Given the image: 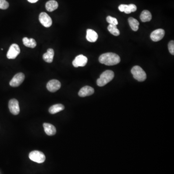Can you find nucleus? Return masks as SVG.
Returning a JSON list of instances; mask_svg holds the SVG:
<instances>
[{
    "label": "nucleus",
    "instance_id": "obj_1",
    "mask_svg": "<svg viewBox=\"0 0 174 174\" xmlns=\"http://www.w3.org/2000/svg\"><path fill=\"white\" fill-rule=\"evenodd\" d=\"M100 63L108 66L115 65L120 63L121 61L120 56L113 53H106L102 54L99 58Z\"/></svg>",
    "mask_w": 174,
    "mask_h": 174
},
{
    "label": "nucleus",
    "instance_id": "obj_2",
    "mask_svg": "<svg viewBox=\"0 0 174 174\" xmlns=\"http://www.w3.org/2000/svg\"><path fill=\"white\" fill-rule=\"evenodd\" d=\"M114 77V73L112 71L106 70L101 75L97 80V84L98 86L102 87L110 82Z\"/></svg>",
    "mask_w": 174,
    "mask_h": 174
},
{
    "label": "nucleus",
    "instance_id": "obj_3",
    "mask_svg": "<svg viewBox=\"0 0 174 174\" xmlns=\"http://www.w3.org/2000/svg\"><path fill=\"white\" fill-rule=\"evenodd\" d=\"M131 73L134 79L137 81L142 82L147 79V75L143 69L138 65L133 66L131 70Z\"/></svg>",
    "mask_w": 174,
    "mask_h": 174
},
{
    "label": "nucleus",
    "instance_id": "obj_4",
    "mask_svg": "<svg viewBox=\"0 0 174 174\" xmlns=\"http://www.w3.org/2000/svg\"><path fill=\"white\" fill-rule=\"evenodd\" d=\"M29 157L31 160L39 164L44 163L46 160V157L44 154L38 150L32 151L29 154Z\"/></svg>",
    "mask_w": 174,
    "mask_h": 174
},
{
    "label": "nucleus",
    "instance_id": "obj_5",
    "mask_svg": "<svg viewBox=\"0 0 174 174\" xmlns=\"http://www.w3.org/2000/svg\"><path fill=\"white\" fill-rule=\"evenodd\" d=\"M21 52L19 46L16 44H11L7 52V58L8 59H15Z\"/></svg>",
    "mask_w": 174,
    "mask_h": 174
},
{
    "label": "nucleus",
    "instance_id": "obj_6",
    "mask_svg": "<svg viewBox=\"0 0 174 174\" xmlns=\"http://www.w3.org/2000/svg\"><path fill=\"white\" fill-rule=\"evenodd\" d=\"M39 20L40 23L46 28L50 27L52 24V21L49 15L45 12H42L39 16Z\"/></svg>",
    "mask_w": 174,
    "mask_h": 174
},
{
    "label": "nucleus",
    "instance_id": "obj_7",
    "mask_svg": "<svg viewBox=\"0 0 174 174\" xmlns=\"http://www.w3.org/2000/svg\"><path fill=\"white\" fill-rule=\"evenodd\" d=\"M25 79V75L22 73H19L15 75L13 77L9 84L13 87H17L21 85V83L24 81Z\"/></svg>",
    "mask_w": 174,
    "mask_h": 174
},
{
    "label": "nucleus",
    "instance_id": "obj_8",
    "mask_svg": "<svg viewBox=\"0 0 174 174\" xmlns=\"http://www.w3.org/2000/svg\"><path fill=\"white\" fill-rule=\"evenodd\" d=\"M9 110L12 114L14 115H18L20 112L19 102L17 100L15 99H11L8 103Z\"/></svg>",
    "mask_w": 174,
    "mask_h": 174
},
{
    "label": "nucleus",
    "instance_id": "obj_9",
    "mask_svg": "<svg viewBox=\"0 0 174 174\" xmlns=\"http://www.w3.org/2000/svg\"><path fill=\"white\" fill-rule=\"evenodd\" d=\"M88 62V58L83 55H79L75 57L73 61V66L75 67H83L85 66Z\"/></svg>",
    "mask_w": 174,
    "mask_h": 174
},
{
    "label": "nucleus",
    "instance_id": "obj_10",
    "mask_svg": "<svg viewBox=\"0 0 174 174\" xmlns=\"http://www.w3.org/2000/svg\"><path fill=\"white\" fill-rule=\"evenodd\" d=\"M165 34V32L162 29H159L151 33L150 38L154 42H158L162 40Z\"/></svg>",
    "mask_w": 174,
    "mask_h": 174
},
{
    "label": "nucleus",
    "instance_id": "obj_11",
    "mask_svg": "<svg viewBox=\"0 0 174 174\" xmlns=\"http://www.w3.org/2000/svg\"><path fill=\"white\" fill-rule=\"evenodd\" d=\"M61 87V84L58 80H51L47 83V88L49 91L51 92H56L59 90Z\"/></svg>",
    "mask_w": 174,
    "mask_h": 174
},
{
    "label": "nucleus",
    "instance_id": "obj_12",
    "mask_svg": "<svg viewBox=\"0 0 174 174\" xmlns=\"http://www.w3.org/2000/svg\"><path fill=\"white\" fill-rule=\"evenodd\" d=\"M95 90L93 88L89 86H86L81 88L79 92V95L81 97L88 96L93 95Z\"/></svg>",
    "mask_w": 174,
    "mask_h": 174
},
{
    "label": "nucleus",
    "instance_id": "obj_13",
    "mask_svg": "<svg viewBox=\"0 0 174 174\" xmlns=\"http://www.w3.org/2000/svg\"><path fill=\"white\" fill-rule=\"evenodd\" d=\"M98 36L95 31L91 29H88L87 30V40L90 42H95L97 40Z\"/></svg>",
    "mask_w": 174,
    "mask_h": 174
},
{
    "label": "nucleus",
    "instance_id": "obj_14",
    "mask_svg": "<svg viewBox=\"0 0 174 174\" xmlns=\"http://www.w3.org/2000/svg\"><path fill=\"white\" fill-rule=\"evenodd\" d=\"M44 132L47 135L49 136L53 135L56 133V128L52 124L48 123H44L43 124Z\"/></svg>",
    "mask_w": 174,
    "mask_h": 174
},
{
    "label": "nucleus",
    "instance_id": "obj_15",
    "mask_svg": "<svg viewBox=\"0 0 174 174\" xmlns=\"http://www.w3.org/2000/svg\"><path fill=\"white\" fill-rule=\"evenodd\" d=\"M54 56V51L52 48H48L47 50V52L44 54L43 58L45 62L48 63H51L53 60Z\"/></svg>",
    "mask_w": 174,
    "mask_h": 174
},
{
    "label": "nucleus",
    "instance_id": "obj_16",
    "mask_svg": "<svg viewBox=\"0 0 174 174\" xmlns=\"http://www.w3.org/2000/svg\"><path fill=\"white\" fill-rule=\"evenodd\" d=\"M58 7V2L55 0H50L46 3V8L49 12H52L55 10Z\"/></svg>",
    "mask_w": 174,
    "mask_h": 174
},
{
    "label": "nucleus",
    "instance_id": "obj_17",
    "mask_svg": "<svg viewBox=\"0 0 174 174\" xmlns=\"http://www.w3.org/2000/svg\"><path fill=\"white\" fill-rule=\"evenodd\" d=\"M64 106L62 104H59L51 106L48 111L50 114H54L61 111L64 110Z\"/></svg>",
    "mask_w": 174,
    "mask_h": 174
},
{
    "label": "nucleus",
    "instance_id": "obj_18",
    "mask_svg": "<svg viewBox=\"0 0 174 174\" xmlns=\"http://www.w3.org/2000/svg\"><path fill=\"white\" fill-rule=\"evenodd\" d=\"M22 41L24 46L28 48H34L37 46V42L34 39L24 37L22 39Z\"/></svg>",
    "mask_w": 174,
    "mask_h": 174
},
{
    "label": "nucleus",
    "instance_id": "obj_19",
    "mask_svg": "<svg viewBox=\"0 0 174 174\" xmlns=\"http://www.w3.org/2000/svg\"><path fill=\"white\" fill-rule=\"evenodd\" d=\"M140 18L141 21L143 22L149 21L152 18V15L151 13L149 11L144 10L141 13Z\"/></svg>",
    "mask_w": 174,
    "mask_h": 174
},
{
    "label": "nucleus",
    "instance_id": "obj_20",
    "mask_svg": "<svg viewBox=\"0 0 174 174\" xmlns=\"http://www.w3.org/2000/svg\"><path fill=\"white\" fill-rule=\"evenodd\" d=\"M129 24L130 25L132 30L133 31H137L139 28V23L138 21L133 17H129L128 19Z\"/></svg>",
    "mask_w": 174,
    "mask_h": 174
},
{
    "label": "nucleus",
    "instance_id": "obj_21",
    "mask_svg": "<svg viewBox=\"0 0 174 174\" xmlns=\"http://www.w3.org/2000/svg\"><path fill=\"white\" fill-rule=\"evenodd\" d=\"M107 29L113 35H115V36H118L120 35V31L118 30V29L117 28L116 25L109 24L107 27Z\"/></svg>",
    "mask_w": 174,
    "mask_h": 174
},
{
    "label": "nucleus",
    "instance_id": "obj_22",
    "mask_svg": "<svg viewBox=\"0 0 174 174\" xmlns=\"http://www.w3.org/2000/svg\"><path fill=\"white\" fill-rule=\"evenodd\" d=\"M106 21L107 22L109 23V24L113 25H117L118 24V21L117 19H116L115 17H112L111 16H108L106 17Z\"/></svg>",
    "mask_w": 174,
    "mask_h": 174
},
{
    "label": "nucleus",
    "instance_id": "obj_23",
    "mask_svg": "<svg viewBox=\"0 0 174 174\" xmlns=\"http://www.w3.org/2000/svg\"><path fill=\"white\" fill-rule=\"evenodd\" d=\"M9 7V3L6 0H0V9H6Z\"/></svg>",
    "mask_w": 174,
    "mask_h": 174
},
{
    "label": "nucleus",
    "instance_id": "obj_24",
    "mask_svg": "<svg viewBox=\"0 0 174 174\" xmlns=\"http://www.w3.org/2000/svg\"><path fill=\"white\" fill-rule=\"evenodd\" d=\"M168 48L169 51L171 54L174 55V41H171L169 43L168 45Z\"/></svg>",
    "mask_w": 174,
    "mask_h": 174
},
{
    "label": "nucleus",
    "instance_id": "obj_25",
    "mask_svg": "<svg viewBox=\"0 0 174 174\" xmlns=\"http://www.w3.org/2000/svg\"><path fill=\"white\" fill-rule=\"evenodd\" d=\"M129 7H130L131 12H135V11L137 10V6H135V5H133V4H130V5H129Z\"/></svg>",
    "mask_w": 174,
    "mask_h": 174
},
{
    "label": "nucleus",
    "instance_id": "obj_26",
    "mask_svg": "<svg viewBox=\"0 0 174 174\" xmlns=\"http://www.w3.org/2000/svg\"><path fill=\"white\" fill-rule=\"evenodd\" d=\"M127 5H121L118 6V9L121 12H124L125 8L127 7Z\"/></svg>",
    "mask_w": 174,
    "mask_h": 174
},
{
    "label": "nucleus",
    "instance_id": "obj_27",
    "mask_svg": "<svg viewBox=\"0 0 174 174\" xmlns=\"http://www.w3.org/2000/svg\"><path fill=\"white\" fill-rule=\"evenodd\" d=\"M27 1L31 3H35V2H37L38 0H27Z\"/></svg>",
    "mask_w": 174,
    "mask_h": 174
}]
</instances>
